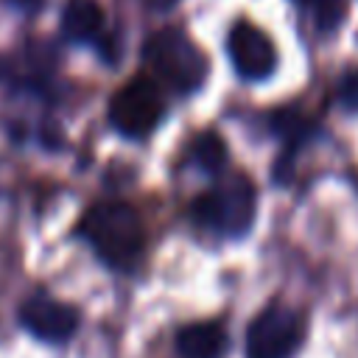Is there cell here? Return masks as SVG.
I'll return each instance as SVG.
<instances>
[{
    "instance_id": "1",
    "label": "cell",
    "mask_w": 358,
    "mask_h": 358,
    "mask_svg": "<svg viewBox=\"0 0 358 358\" xmlns=\"http://www.w3.org/2000/svg\"><path fill=\"white\" fill-rule=\"evenodd\" d=\"M78 232L112 268L134 266L145 246L143 218L126 201H101L90 207L78 224Z\"/></svg>"
},
{
    "instance_id": "2",
    "label": "cell",
    "mask_w": 358,
    "mask_h": 358,
    "mask_svg": "<svg viewBox=\"0 0 358 358\" xmlns=\"http://www.w3.org/2000/svg\"><path fill=\"white\" fill-rule=\"evenodd\" d=\"M143 59L154 76L173 92H196L207 78V59L201 48L176 28L151 34L143 45Z\"/></svg>"
},
{
    "instance_id": "3",
    "label": "cell",
    "mask_w": 358,
    "mask_h": 358,
    "mask_svg": "<svg viewBox=\"0 0 358 358\" xmlns=\"http://www.w3.org/2000/svg\"><path fill=\"white\" fill-rule=\"evenodd\" d=\"M193 218L210 232L235 238L255 221V187L246 176H232L193 201Z\"/></svg>"
},
{
    "instance_id": "4",
    "label": "cell",
    "mask_w": 358,
    "mask_h": 358,
    "mask_svg": "<svg viewBox=\"0 0 358 358\" xmlns=\"http://www.w3.org/2000/svg\"><path fill=\"white\" fill-rule=\"evenodd\" d=\"M165 115L159 84L148 76H134L109 101V123L131 140L151 134Z\"/></svg>"
},
{
    "instance_id": "5",
    "label": "cell",
    "mask_w": 358,
    "mask_h": 358,
    "mask_svg": "<svg viewBox=\"0 0 358 358\" xmlns=\"http://www.w3.org/2000/svg\"><path fill=\"white\" fill-rule=\"evenodd\" d=\"M305 322L288 305L266 308L246 333V358H291L302 344Z\"/></svg>"
},
{
    "instance_id": "6",
    "label": "cell",
    "mask_w": 358,
    "mask_h": 358,
    "mask_svg": "<svg viewBox=\"0 0 358 358\" xmlns=\"http://www.w3.org/2000/svg\"><path fill=\"white\" fill-rule=\"evenodd\" d=\"M227 50H229V62H232L235 73L246 81H263L277 67L274 42L266 36V31H260L257 25H252L246 20L235 22L229 28Z\"/></svg>"
},
{
    "instance_id": "7",
    "label": "cell",
    "mask_w": 358,
    "mask_h": 358,
    "mask_svg": "<svg viewBox=\"0 0 358 358\" xmlns=\"http://www.w3.org/2000/svg\"><path fill=\"white\" fill-rule=\"evenodd\" d=\"M20 322L31 336H36L42 341H67L78 327V313L73 305H64L53 296L36 294L22 302Z\"/></svg>"
},
{
    "instance_id": "8",
    "label": "cell",
    "mask_w": 358,
    "mask_h": 358,
    "mask_svg": "<svg viewBox=\"0 0 358 358\" xmlns=\"http://www.w3.org/2000/svg\"><path fill=\"white\" fill-rule=\"evenodd\" d=\"M227 347V330L221 322H193L176 336V350L182 358H221Z\"/></svg>"
},
{
    "instance_id": "9",
    "label": "cell",
    "mask_w": 358,
    "mask_h": 358,
    "mask_svg": "<svg viewBox=\"0 0 358 358\" xmlns=\"http://www.w3.org/2000/svg\"><path fill=\"white\" fill-rule=\"evenodd\" d=\"M103 20L95 0H70L62 11V34L73 42H95L103 34Z\"/></svg>"
},
{
    "instance_id": "10",
    "label": "cell",
    "mask_w": 358,
    "mask_h": 358,
    "mask_svg": "<svg viewBox=\"0 0 358 358\" xmlns=\"http://www.w3.org/2000/svg\"><path fill=\"white\" fill-rule=\"evenodd\" d=\"M193 162L207 171V173H218L227 162V143L218 131H201L193 140Z\"/></svg>"
},
{
    "instance_id": "11",
    "label": "cell",
    "mask_w": 358,
    "mask_h": 358,
    "mask_svg": "<svg viewBox=\"0 0 358 358\" xmlns=\"http://www.w3.org/2000/svg\"><path fill=\"white\" fill-rule=\"evenodd\" d=\"M305 6L313 11L319 31H333L344 20V0H305Z\"/></svg>"
},
{
    "instance_id": "12",
    "label": "cell",
    "mask_w": 358,
    "mask_h": 358,
    "mask_svg": "<svg viewBox=\"0 0 358 358\" xmlns=\"http://www.w3.org/2000/svg\"><path fill=\"white\" fill-rule=\"evenodd\" d=\"M338 101L350 112H358V70H350L341 78V84H338Z\"/></svg>"
},
{
    "instance_id": "13",
    "label": "cell",
    "mask_w": 358,
    "mask_h": 358,
    "mask_svg": "<svg viewBox=\"0 0 358 358\" xmlns=\"http://www.w3.org/2000/svg\"><path fill=\"white\" fill-rule=\"evenodd\" d=\"M8 3H11L14 8H20L22 14H36V11L42 8L45 0H8Z\"/></svg>"
},
{
    "instance_id": "14",
    "label": "cell",
    "mask_w": 358,
    "mask_h": 358,
    "mask_svg": "<svg viewBox=\"0 0 358 358\" xmlns=\"http://www.w3.org/2000/svg\"><path fill=\"white\" fill-rule=\"evenodd\" d=\"M145 8H151V11H168L176 0H140Z\"/></svg>"
},
{
    "instance_id": "15",
    "label": "cell",
    "mask_w": 358,
    "mask_h": 358,
    "mask_svg": "<svg viewBox=\"0 0 358 358\" xmlns=\"http://www.w3.org/2000/svg\"><path fill=\"white\" fill-rule=\"evenodd\" d=\"M3 76H6V62L0 59V81H3Z\"/></svg>"
}]
</instances>
